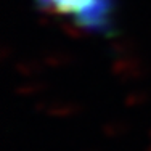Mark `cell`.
I'll return each instance as SVG.
<instances>
[{"instance_id":"6da1fadb","label":"cell","mask_w":151,"mask_h":151,"mask_svg":"<svg viewBox=\"0 0 151 151\" xmlns=\"http://www.w3.org/2000/svg\"><path fill=\"white\" fill-rule=\"evenodd\" d=\"M39 10L68 19L77 29L96 35L114 31V0H34Z\"/></svg>"}]
</instances>
